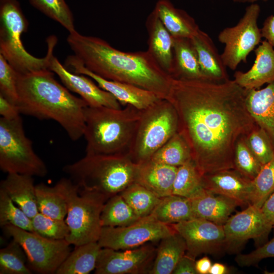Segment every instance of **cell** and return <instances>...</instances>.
<instances>
[{
	"label": "cell",
	"mask_w": 274,
	"mask_h": 274,
	"mask_svg": "<svg viewBox=\"0 0 274 274\" xmlns=\"http://www.w3.org/2000/svg\"><path fill=\"white\" fill-rule=\"evenodd\" d=\"M247 93L234 80L172 78L166 99L176 111L178 132L202 176L234 169L237 141L257 126L247 107Z\"/></svg>",
	"instance_id": "obj_1"
},
{
	"label": "cell",
	"mask_w": 274,
	"mask_h": 274,
	"mask_svg": "<svg viewBox=\"0 0 274 274\" xmlns=\"http://www.w3.org/2000/svg\"><path fill=\"white\" fill-rule=\"evenodd\" d=\"M74 56L88 70L105 79L132 84L166 99L172 78L146 51L126 52L106 41L76 30L66 39Z\"/></svg>",
	"instance_id": "obj_2"
},
{
	"label": "cell",
	"mask_w": 274,
	"mask_h": 274,
	"mask_svg": "<svg viewBox=\"0 0 274 274\" xmlns=\"http://www.w3.org/2000/svg\"><path fill=\"white\" fill-rule=\"evenodd\" d=\"M17 91L16 106L20 114L57 122L74 141L83 136L88 105L59 84L53 72L48 69L18 74Z\"/></svg>",
	"instance_id": "obj_3"
},
{
	"label": "cell",
	"mask_w": 274,
	"mask_h": 274,
	"mask_svg": "<svg viewBox=\"0 0 274 274\" xmlns=\"http://www.w3.org/2000/svg\"><path fill=\"white\" fill-rule=\"evenodd\" d=\"M141 110L87 106L84 111L86 155H128Z\"/></svg>",
	"instance_id": "obj_4"
},
{
	"label": "cell",
	"mask_w": 274,
	"mask_h": 274,
	"mask_svg": "<svg viewBox=\"0 0 274 274\" xmlns=\"http://www.w3.org/2000/svg\"><path fill=\"white\" fill-rule=\"evenodd\" d=\"M137 164L128 155H85L63 171L79 187L104 195L120 194L135 181Z\"/></svg>",
	"instance_id": "obj_5"
},
{
	"label": "cell",
	"mask_w": 274,
	"mask_h": 274,
	"mask_svg": "<svg viewBox=\"0 0 274 274\" xmlns=\"http://www.w3.org/2000/svg\"><path fill=\"white\" fill-rule=\"evenodd\" d=\"M28 21L17 0H0V54L19 74L49 70V60L57 43L54 36L47 38V52L43 58L36 57L24 48L22 33Z\"/></svg>",
	"instance_id": "obj_6"
},
{
	"label": "cell",
	"mask_w": 274,
	"mask_h": 274,
	"mask_svg": "<svg viewBox=\"0 0 274 274\" xmlns=\"http://www.w3.org/2000/svg\"><path fill=\"white\" fill-rule=\"evenodd\" d=\"M60 181L67 202L65 220L70 230L65 239L75 247L98 242L100 215L108 199L98 192L80 189L70 178Z\"/></svg>",
	"instance_id": "obj_7"
},
{
	"label": "cell",
	"mask_w": 274,
	"mask_h": 274,
	"mask_svg": "<svg viewBox=\"0 0 274 274\" xmlns=\"http://www.w3.org/2000/svg\"><path fill=\"white\" fill-rule=\"evenodd\" d=\"M178 117L174 106L167 99H159L141 110L128 156L136 164L150 159L178 132Z\"/></svg>",
	"instance_id": "obj_8"
},
{
	"label": "cell",
	"mask_w": 274,
	"mask_h": 274,
	"mask_svg": "<svg viewBox=\"0 0 274 274\" xmlns=\"http://www.w3.org/2000/svg\"><path fill=\"white\" fill-rule=\"evenodd\" d=\"M0 168L3 172L43 177L48 173L43 160L25 135L23 121L0 118Z\"/></svg>",
	"instance_id": "obj_9"
},
{
	"label": "cell",
	"mask_w": 274,
	"mask_h": 274,
	"mask_svg": "<svg viewBox=\"0 0 274 274\" xmlns=\"http://www.w3.org/2000/svg\"><path fill=\"white\" fill-rule=\"evenodd\" d=\"M2 229L6 235L20 244L26 255L28 267L38 273H56L71 253V245L65 239H49L11 225Z\"/></svg>",
	"instance_id": "obj_10"
},
{
	"label": "cell",
	"mask_w": 274,
	"mask_h": 274,
	"mask_svg": "<svg viewBox=\"0 0 274 274\" xmlns=\"http://www.w3.org/2000/svg\"><path fill=\"white\" fill-rule=\"evenodd\" d=\"M260 12V6L252 3L235 25L219 32L218 41L225 45L221 56L226 67L235 70L241 62L246 63L249 54L260 43L262 36L257 24Z\"/></svg>",
	"instance_id": "obj_11"
},
{
	"label": "cell",
	"mask_w": 274,
	"mask_h": 274,
	"mask_svg": "<svg viewBox=\"0 0 274 274\" xmlns=\"http://www.w3.org/2000/svg\"><path fill=\"white\" fill-rule=\"evenodd\" d=\"M175 232L171 225L160 222L150 215L126 226L102 227L97 242L101 248L131 249L160 241Z\"/></svg>",
	"instance_id": "obj_12"
},
{
	"label": "cell",
	"mask_w": 274,
	"mask_h": 274,
	"mask_svg": "<svg viewBox=\"0 0 274 274\" xmlns=\"http://www.w3.org/2000/svg\"><path fill=\"white\" fill-rule=\"evenodd\" d=\"M156 250L151 245L126 250L101 248L95 268L96 274L149 273Z\"/></svg>",
	"instance_id": "obj_13"
},
{
	"label": "cell",
	"mask_w": 274,
	"mask_h": 274,
	"mask_svg": "<svg viewBox=\"0 0 274 274\" xmlns=\"http://www.w3.org/2000/svg\"><path fill=\"white\" fill-rule=\"evenodd\" d=\"M223 228L225 247L230 250L237 248L250 239L265 241L272 229L261 208L251 204L230 216Z\"/></svg>",
	"instance_id": "obj_14"
},
{
	"label": "cell",
	"mask_w": 274,
	"mask_h": 274,
	"mask_svg": "<svg viewBox=\"0 0 274 274\" xmlns=\"http://www.w3.org/2000/svg\"><path fill=\"white\" fill-rule=\"evenodd\" d=\"M185 241L187 255L194 258L204 253H213L225 246L223 225L194 218L171 225Z\"/></svg>",
	"instance_id": "obj_15"
},
{
	"label": "cell",
	"mask_w": 274,
	"mask_h": 274,
	"mask_svg": "<svg viewBox=\"0 0 274 274\" xmlns=\"http://www.w3.org/2000/svg\"><path fill=\"white\" fill-rule=\"evenodd\" d=\"M65 65L72 68L73 73L92 79L99 87L111 93L121 105H130L143 110L161 98L155 93L139 86L101 78L86 68L74 55L67 58Z\"/></svg>",
	"instance_id": "obj_16"
},
{
	"label": "cell",
	"mask_w": 274,
	"mask_h": 274,
	"mask_svg": "<svg viewBox=\"0 0 274 274\" xmlns=\"http://www.w3.org/2000/svg\"><path fill=\"white\" fill-rule=\"evenodd\" d=\"M49 70L58 76L70 91L79 94L88 106L121 108V105L111 93L96 85L92 79L87 78V76L70 72L61 64L53 53L50 58Z\"/></svg>",
	"instance_id": "obj_17"
},
{
	"label": "cell",
	"mask_w": 274,
	"mask_h": 274,
	"mask_svg": "<svg viewBox=\"0 0 274 274\" xmlns=\"http://www.w3.org/2000/svg\"><path fill=\"white\" fill-rule=\"evenodd\" d=\"M205 189L237 201L240 206L250 204L253 192L252 180L235 169L220 170L203 176Z\"/></svg>",
	"instance_id": "obj_18"
},
{
	"label": "cell",
	"mask_w": 274,
	"mask_h": 274,
	"mask_svg": "<svg viewBox=\"0 0 274 274\" xmlns=\"http://www.w3.org/2000/svg\"><path fill=\"white\" fill-rule=\"evenodd\" d=\"M255 59L246 72L236 71L234 80L242 87L256 89L274 81V47L264 40L254 50Z\"/></svg>",
	"instance_id": "obj_19"
},
{
	"label": "cell",
	"mask_w": 274,
	"mask_h": 274,
	"mask_svg": "<svg viewBox=\"0 0 274 274\" xmlns=\"http://www.w3.org/2000/svg\"><path fill=\"white\" fill-rule=\"evenodd\" d=\"M146 26L148 36L147 51L170 76L173 62V37L154 9L147 18Z\"/></svg>",
	"instance_id": "obj_20"
},
{
	"label": "cell",
	"mask_w": 274,
	"mask_h": 274,
	"mask_svg": "<svg viewBox=\"0 0 274 274\" xmlns=\"http://www.w3.org/2000/svg\"><path fill=\"white\" fill-rule=\"evenodd\" d=\"M178 167L149 159L137 164L135 182L159 198L173 194Z\"/></svg>",
	"instance_id": "obj_21"
},
{
	"label": "cell",
	"mask_w": 274,
	"mask_h": 274,
	"mask_svg": "<svg viewBox=\"0 0 274 274\" xmlns=\"http://www.w3.org/2000/svg\"><path fill=\"white\" fill-rule=\"evenodd\" d=\"M191 39L197 53L200 70L206 79L217 82L228 80L226 67L210 36L200 29Z\"/></svg>",
	"instance_id": "obj_22"
},
{
	"label": "cell",
	"mask_w": 274,
	"mask_h": 274,
	"mask_svg": "<svg viewBox=\"0 0 274 274\" xmlns=\"http://www.w3.org/2000/svg\"><path fill=\"white\" fill-rule=\"evenodd\" d=\"M246 101L256 124L266 132L274 146V81L262 89L247 90Z\"/></svg>",
	"instance_id": "obj_23"
},
{
	"label": "cell",
	"mask_w": 274,
	"mask_h": 274,
	"mask_svg": "<svg viewBox=\"0 0 274 274\" xmlns=\"http://www.w3.org/2000/svg\"><path fill=\"white\" fill-rule=\"evenodd\" d=\"M0 189L31 219L39 212L32 176L7 174L0 183Z\"/></svg>",
	"instance_id": "obj_24"
},
{
	"label": "cell",
	"mask_w": 274,
	"mask_h": 274,
	"mask_svg": "<svg viewBox=\"0 0 274 274\" xmlns=\"http://www.w3.org/2000/svg\"><path fill=\"white\" fill-rule=\"evenodd\" d=\"M195 218H201L223 225L236 207V200L224 195L206 191L203 194L191 199Z\"/></svg>",
	"instance_id": "obj_25"
},
{
	"label": "cell",
	"mask_w": 274,
	"mask_h": 274,
	"mask_svg": "<svg viewBox=\"0 0 274 274\" xmlns=\"http://www.w3.org/2000/svg\"><path fill=\"white\" fill-rule=\"evenodd\" d=\"M170 77L184 80H206L199 66L192 40L173 37V62Z\"/></svg>",
	"instance_id": "obj_26"
},
{
	"label": "cell",
	"mask_w": 274,
	"mask_h": 274,
	"mask_svg": "<svg viewBox=\"0 0 274 274\" xmlns=\"http://www.w3.org/2000/svg\"><path fill=\"white\" fill-rule=\"evenodd\" d=\"M154 10L174 38L191 39L200 30L194 19L170 0H158Z\"/></svg>",
	"instance_id": "obj_27"
},
{
	"label": "cell",
	"mask_w": 274,
	"mask_h": 274,
	"mask_svg": "<svg viewBox=\"0 0 274 274\" xmlns=\"http://www.w3.org/2000/svg\"><path fill=\"white\" fill-rule=\"evenodd\" d=\"M185 240L176 231L160 240L149 273L171 274L179 260L185 254Z\"/></svg>",
	"instance_id": "obj_28"
},
{
	"label": "cell",
	"mask_w": 274,
	"mask_h": 274,
	"mask_svg": "<svg viewBox=\"0 0 274 274\" xmlns=\"http://www.w3.org/2000/svg\"><path fill=\"white\" fill-rule=\"evenodd\" d=\"M101 249L97 242L75 246L56 274L89 273L95 268Z\"/></svg>",
	"instance_id": "obj_29"
},
{
	"label": "cell",
	"mask_w": 274,
	"mask_h": 274,
	"mask_svg": "<svg viewBox=\"0 0 274 274\" xmlns=\"http://www.w3.org/2000/svg\"><path fill=\"white\" fill-rule=\"evenodd\" d=\"M150 216L168 225L195 218L191 200L174 194L160 198Z\"/></svg>",
	"instance_id": "obj_30"
},
{
	"label": "cell",
	"mask_w": 274,
	"mask_h": 274,
	"mask_svg": "<svg viewBox=\"0 0 274 274\" xmlns=\"http://www.w3.org/2000/svg\"><path fill=\"white\" fill-rule=\"evenodd\" d=\"M38 210L47 216L64 219L67 214V202L60 180L53 186L43 183L36 185Z\"/></svg>",
	"instance_id": "obj_31"
},
{
	"label": "cell",
	"mask_w": 274,
	"mask_h": 274,
	"mask_svg": "<svg viewBox=\"0 0 274 274\" xmlns=\"http://www.w3.org/2000/svg\"><path fill=\"white\" fill-rule=\"evenodd\" d=\"M203 176L191 160L178 167L173 194L192 199L206 192Z\"/></svg>",
	"instance_id": "obj_32"
},
{
	"label": "cell",
	"mask_w": 274,
	"mask_h": 274,
	"mask_svg": "<svg viewBox=\"0 0 274 274\" xmlns=\"http://www.w3.org/2000/svg\"><path fill=\"white\" fill-rule=\"evenodd\" d=\"M140 219L120 194L106 201L100 215L102 227L126 226Z\"/></svg>",
	"instance_id": "obj_33"
},
{
	"label": "cell",
	"mask_w": 274,
	"mask_h": 274,
	"mask_svg": "<svg viewBox=\"0 0 274 274\" xmlns=\"http://www.w3.org/2000/svg\"><path fill=\"white\" fill-rule=\"evenodd\" d=\"M150 159L175 167L192 160L190 148L178 132L161 147Z\"/></svg>",
	"instance_id": "obj_34"
},
{
	"label": "cell",
	"mask_w": 274,
	"mask_h": 274,
	"mask_svg": "<svg viewBox=\"0 0 274 274\" xmlns=\"http://www.w3.org/2000/svg\"><path fill=\"white\" fill-rule=\"evenodd\" d=\"M120 194L140 218L150 216L160 199L154 193L135 182Z\"/></svg>",
	"instance_id": "obj_35"
},
{
	"label": "cell",
	"mask_w": 274,
	"mask_h": 274,
	"mask_svg": "<svg viewBox=\"0 0 274 274\" xmlns=\"http://www.w3.org/2000/svg\"><path fill=\"white\" fill-rule=\"evenodd\" d=\"M27 259L19 243L12 240L0 250V274H30Z\"/></svg>",
	"instance_id": "obj_36"
},
{
	"label": "cell",
	"mask_w": 274,
	"mask_h": 274,
	"mask_svg": "<svg viewBox=\"0 0 274 274\" xmlns=\"http://www.w3.org/2000/svg\"><path fill=\"white\" fill-rule=\"evenodd\" d=\"M253 192L250 204L261 208L265 201L274 193V158L262 165L252 180Z\"/></svg>",
	"instance_id": "obj_37"
},
{
	"label": "cell",
	"mask_w": 274,
	"mask_h": 274,
	"mask_svg": "<svg viewBox=\"0 0 274 274\" xmlns=\"http://www.w3.org/2000/svg\"><path fill=\"white\" fill-rule=\"evenodd\" d=\"M9 225L33 231L31 219L0 189V226Z\"/></svg>",
	"instance_id": "obj_38"
},
{
	"label": "cell",
	"mask_w": 274,
	"mask_h": 274,
	"mask_svg": "<svg viewBox=\"0 0 274 274\" xmlns=\"http://www.w3.org/2000/svg\"><path fill=\"white\" fill-rule=\"evenodd\" d=\"M31 4L60 23L68 32L76 30L73 14L64 0H29Z\"/></svg>",
	"instance_id": "obj_39"
},
{
	"label": "cell",
	"mask_w": 274,
	"mask_h": 274,
	"mask_svg": "<svg viewBox=\"0 0 274 274\" xmlns=\"http://www.w3.org/2000/svg\"><path fill=\"white\" fill-rule=\"evenodd\" d=\"M33 231L51 239H66L70 233L64 219L53 218L39 212L31 219Z\"/></svg>",
	"instance_id": "obj_40"
},
{
	"label": "cell",
	"mask_w": 274,
	"mask_h": 274,
	"mask_svg": "<svg viewBox=\"0 0 274 274\" xmlns=\"http://www.w3.org/2000/svg\"><path fill=\"white\" fill-rule=\"evenodd\" d=\"M234 165L235 169L252 180L258 174L262 165L247 145L245 136L240 138L236 143Z\"/></svg>",
	"instance_id": "obj_41"
},
{
	"label": "cell",
	"mask_w": 274,
	"mask_h": 274,
	"mask_svg": "<svg viewBox=\"0 0 274 274\" xmlns=\"http://www.w3.org/2000/svg\"><path fill=\"white\" fill-rule=\"evenodd\" d=\"M245 139L250 149L262 165L274 158V146L266 132L258 125Z\"/></svg>",
	"instance_id": "obj_42"
},
{
	"label": "cell",
	"mask_w": 274,
	"mask_h": 274,
	"mask_svg": "<svg viewBox=\"0 0 274 274\" xmlns=\"http://www.w3.org/2000/svg\"><path fill=\"white\" fill-rule=\"evenodd\" d=\"M18 73L0 54V94L16 105L18 100Z\"/></svg>",
	"instance_id": "obj_43"
},
{
	"label": "cell",
	"mask_w": 274,
	"mask_h": 274,
	"mask_svg": "<svg viewBox=\"0 0 274 274\" xmlns=\"http://www.w3.org/2000/svg\"><path fill=\"white\" fill-rule=\"evenodd\" d=\"M274 258V237L266 243L248 254H239L235 258L241 266L255 265L261 260Z\"/></svg>",
	"instance_id": "obj_44"
},
{
	"label": "cell",
	"mask_w": 274,
	"mask_h": 274,
	"mask_svg": "<svg viewBox=\"0 0 274 274\" xmlns=\"http://www.w3.org/2000/svg\"><path fill=\"white\" fill-rule=\"evenodd\" d=\"M173 274H197L195 268V258L185 254L175 266Z\"/></svg>",
	"instance_id": "obj_45"
},
{
	"label": "cell",
	"mask_w": 274,
	"mask_h": 274,
	"mask_svg": "<svg viewBox=\"0 0 274 274\" xmlns=\"http://www.w3.org/2000/svg\"><path fill=\"white\" fill-rule=\"evenodd\" d=\"M0 114L1 117L13 119L20 117V113L16 105L0 94Z\"/></svg>",
	"instance_id": "obj_46"
},
{
	"label": "cell",
	"mask_w": 274,
	"mask_h": 274,
	"mask_svg": "<svg viewBox=\"0 0 274 274\" xmlns=\"http://www.w3.org/2000/svg\"><path fill=\"white\" fill-rule=\"evenodd\" d=\"M261 30L262 37L274 47V14L265 20Z\"/></svg>",
	"instance_id": "obj_47"
},
{
	"label": "cell",
	"mask_w": 274,
	"mask_h": 274,
	"mask_svg": "<svg viewBox=\"0 0 274 274\" xmlns=\"http://www.w3.org/2000/svg\"><path fill=\"white\" fill-rule=\"evenodd\" d=\"M261 210L274 229V193L265 201Z\"/></svg>",
	"instance_id": "obj_48"
},
{
	"label": "cell",
	"mask_w": 274,
	"mask_h": 274,
	"mask_svg": "<svg viewBox=\"0 0 274 274\" xmlns=\"http://www.w3.org/2000/svg\"><path fill=\"white\" fill-rule=\"evenodd\" d=\"M212 263L210 258L203 257L195 261V268L197 274H209Z\"/></svg>",
	"instance_id": "obj_49"
},
{
	"label": "cell",
	"mask_w": 274,
	"mask_h": 274,
	"mask_svg": "<svg viewBox=\"0 0 274 274\" xmlns=\"http://www.w3.org/2000/svg\"><path fill=\"white\" fill-rule=\"evenodd\" d=\"M228 272V268L225 265L216 262L212 264L209 274H226Z\"/></svg>",
	"instance_id": "obj_50"
},
{
	"label": "cell",
	"mask_w": 274,
	"mask_h": 274,
	"mask_svg": "<svg viewBox=\"0 0 274 274\" xmlns=\"http://www.w3.org/2000/svg\"><path fill=\"white\" fill-rule=\"evenodd\" d=\"M234 3H255V2L259 1H267V0H232Z\"/></svg>",
	"instance_id": "obj_51"
},
{
	"label": "cell",
	"mask_w": 274,
	"mask_h": 274,
	"mask_svg": "<svg viewBox=\"0 0 274 274\" xmlns=\"http://www.w3.org/2000/svg\"><path fill=\"white\" fill-rule=\"evenodd\" d=\"M264 273L265 274H274V271L269 272L268 271H264Z\"/></svg>",
	"instance_id": "obj_52"
}]
</instances>
